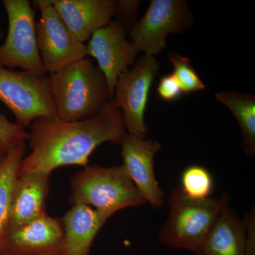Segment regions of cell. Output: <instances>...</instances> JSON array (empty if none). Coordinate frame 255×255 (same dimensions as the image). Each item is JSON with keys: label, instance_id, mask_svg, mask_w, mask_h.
Segmentation results:
<instances>
[{"label": "cell", "instance_id": "3", "mask_svg": "<svg viewBox=\"0 0 255 255\" xmlns=\"http://www.w3.org/2000/svg\"><path fill=\"white\" fill-rule=\"evenodd\" d=\"M229 200L226 193L216 198L191 199L180 187L175 188L169 195L170 212L159 233V241L169 248L196 254Z\"/></svg>", "mask_w": 255, "mask_h": 255}, {"label": "cell", "instance_id": "12", "mask_svg": "<svg viewBox=\"0 0 255 255\" xmlns=\"http://www.w3.org/2000/svg\"><path fill=\"white\" fill-rule=\"evenodd\" d=\"M61 219L48 214L11 228L1 255H63Z\"/></svg>", "mask_w": 255, "mask_h": 255}, {"label": "cell", "instance_id": "5", "mask_svg": "<svg viewBox=\"0 0 255 255\" xmlns=\"http://www.w3.org/2000/svg\"><path fill=\"white\" fill-rule=\"evenodd\" d=\"M8 33L0 46V65L20 68L38 78H46L36 36L35 9L28 0H4Z\"/></svg>", "mask_w": 255, "mask_h": 255}, {"label": "cell", "instance_id": "18", "mask_svg": "<svg viewBox=\"0 0 255 255\" xmlns=\"http://www.w3.org/2000/svg\"><path fill=\"white\" fill-rule=\"evenodd\" d=\"M216 97L234 114L241 128L243 149L246 155L255 154V97L238 92H218Z\"/></svg>", "mask_w": 255, "mask_h": 255}, {"label": "cell", "instance_id": "20", "mask_svg": "<svg viewBox=\"0 0 255 255\" xmlns=\"http://www.w3.org/2000/svg\"><path fill=\"white\" fill-rule=\"evenodd\" d=\"M168 58L174 68L172 74L182 89L183 94L189 95L206 90L205 85L193 68L189 58L174 53H170Z\"/></svg>", "mask_w": 255, "mask_h": 255}, {"label": "cell", "instance_id": "19", "mask_svg": "<svg viewBox=\"0 0 255 255\" xmlns=\"http://www.w3.org/2000/svg\"><path fill=\"white\" fill-rule=\"evenodd\" d=\"M180 182L183 193L191 199H208L214 189V179L209 171L196 164L183 171Z\"/></svg>", "mask_w": 255, "mask_h": 255}, {"label": "cell", "instance_id": "7", "mask_svg": "<svg viewBox=\"0 0 255 255\" xmlns=\"http://www.w3.org/2000/svg\"><path fill=\"white\" fill-rule=\"evenodd\" d=\"M159 68L155 57H142L131 70L120 75L111 101L122 112L127 133L140 138L145 139L149 131L144 116L151 85Z\"/></svg>", "mask_w": 255, "mask_h": 255}, {"label": "cell", "instance_id": "10", "mask_svg": "<svg viewBox=\"0 0 255 255\" xmlns=\"http://www.w3.org/2000/svg\"><path fill=\"white\" fill-rule=\"evenodd\" d=\"M127 28L120 21H110L97 30L86 44L87 55L97 60L107 82L110 102L119 77L133 63L139 53L132 42L126 39Z\"/></svg>", "mask_w": 255, "mask_h": 255}, {"label": "cell", "instance_id": "22", "mask_svg": "<svg viewBox=\"0 0 255 255\" xmlns=\"http://www.w3.org/2000/svg\"><path fill=\"white\" fill-rule=\"evenodd\" d=\"M159 97L165 102H173L180 98L183 92L173 74L165 75L160 79L157 87Z\"/></svg>", "mask_w": 255, "mask_h": 255}, {"label": "cell", "instance_id": "15", "mask_svg": "<svg viewBox=\"0 0 255 255\" xmlns=\"http://www.w3.org/2000/svg\"><path fill=\"white\" fill-rule=\"evenodd\" d=\"M50 175L29 173L18 176L11 201L10 229L47 214L46 202Z\"/></svg>", "mask_w": 255, "mask_h": 255}, {"label": "cell", "instance_id": "14", "mask_svg": "<svg viewBox=\"0 0 255 255\" xmlns=\"http://www.w3.org/2000/svg\"><path fill=\"white\" fill-rule=\"evenodd\" d=\"M110 218L84 204H75L62 219L63 255H90L97 234Z\"/></svg>", "mask_w": 255, "mask_h": 255}, {"label": "cell", "instance_id": "13", "mask_svg": "<svg viewBox=\"0 0 255 255\" xmlns=\"http://www.w3.org/2000/svg\"><path fill=\"white\" fill-rule=\"evenodd\" d=\"M53 6L79 41H90L97 30L109 24L117 15L113 0H54Z\"/></svg>", "mask_w": 255, "mask_h": 255}, {"label": "cell", "instance_id": "23", "mask_svg": "<svg viewBox=\"0 0 255 255\" xmlns=\"http://www.w3.org/2000/svg\"><path fill=\"white\" fill-rule=\"evenodd\" d=\"M246 226L245 255H255V208L246 215L243 219Z\"/></svg>", "mask_w": 255, "mask_h": 255}, {"label": "cell", "instance_id": "9", "mask_svg": "<svg viewBox=\"0 0 255 255\" xmlns=\"http://www.w3.org/2000/svg\"><path fill=\"white\" fill-rule=\"evenodd\" d=\"M53 2L40 9L41 18L36 23L40 55L46 73L50 75L87 55L86 43L75 38L55 9Z\"/></svg>", "mask_w": 255, "mask_h": 255}, {"label": "cell", "instance_id": "25", "mask_svg": "<svg viewBox=\"0 0 255 255\" xmlns=\"http://www.w3.org/2000/svg\"><path fill=\"white\" fill-rule=\"evenodd\" d=\"M8 150H9V148L0 142V166L2 164L3 161L4 160L5 157H6Z\"/></svg>", "mask_w": 255, "mask_h": 255}, {"label": "cell", "instance_id": "1", "mask_svg": "<svg viewBox=\"0 0 255 255\" xmlns=\"http://www.w3.org/2000/svg\"><path fill=\"white\" fill-rule=\"evenodd\" d=\"M127 133L123 114L111 102L98 114L85 120L36 119L28 132L31 152L21 161L18 176L50 174L63 166L87 167L97 147L106 142L120 143Z\"/></svg>", "mask_w": 255, "mask_h": 255}, {"label": "cell", "instance_id": "24", "mask_svg": "<svg viewBox=\"0 0 255 255\" xmlns=\"http://www.w3.org/2000/svg\"><path fill=\"white\" fill-rule=\"evenodd\" d=\"M117 14L120 15L121 20L125 28L130 27L136 16V11L140 1H117Z\"/></svg>", "mask_w": 255, "mask_h": 255}, {"label": "cell", "instance_id": "8", "mask_svg": "<svg viewBox=\"0 0 255 255\" xmlns=\"http://www.w3.org/2000/svg\"><path fill=\"white\" fill-rule=\"evenodd\" d=\"M187 3L182 0H152L147 12L130 30L132 43L146 56L160 54L170 33L184 31L191 24Z\"/></svg>", "mask_w": 255, "mask_h": 255}, {"label": "cell", "instance_id": "17", "mask_svg": "<svg viewBox=\"0 0 255 255\" xmlns=\"http://www.w3.org/2000/svg\"><path fill=\"white\" fill-rule=\"evenodd\" d=\"M26 147V143L10 147L0 166V255L10 230L13 191Z\"/></svg>", "mask_w": 255, "mask_h": 255}, {"label": "cell", "instance_id": "4", "mask_svg": "<svg viewBox=\"0 0 255 255\" xmlns=\"http://www.w3.org/2000/svg\"><path fill=\"white\" fill-rule=\"evenodd\" d=\"M73 205L84 204L110 218L121 210L147 204L123 165L87 166L70 180Z\"/></svg>", "mask_w": 255, "mask_h": 255}, {"label": "cell", "instance_id": "16", "mask_svg": "<svg viewBox=\"0 0 255 255\" xmlns=\"http://www.w3.org/2000/svg\"><path fill=\"white\" fill-rule=\"evenodd\" d=\"M246 226L236 211L225 206L195 255H245Z\"/></svg>", "mask_w": 255, "mask_h": 255}, {"label": "cell", "instance_id": "6", "mask_svg": "<svg viewBox=\"0 0 255 255\" xmlns=\"http://www.w3.org/2000/svg\"><path fill=\"white\" fill-rule=\"evenodd\" d=\"M0 101L23 128L38 119L58 118L47 77L38 78L0 65Z\"/></svg>", "mask_w": 255, "mask_h": 255}, {"label": "cell", "instance_id": "21", "mask_svg": "<svg viewBox=\"0 0 255 255\" xmlns=\"http://www.w3.org/2000/svg\"><path fill=\"white\" fill-rule=\"evenodd\" d=\"M28 138V132L25 128L18 124L10 122L9 119L0 113V142L8 148L13 146L26 143Z\"/></svg>", "mask_w": 255, "mask_h": 255}, {"label": "cell", "instance_id": "2", "mask_svg": "<svg viewBox=\"0 0 255 255\" xmlns=\"http://www.w3.org/2000/svg\"><path fill=\"white\" fill-rule=\"evenodd\" d=\"M48 81L57 117L64 122L90 118L110 102L105 76L88 58L51 74Z\"/></svg>", "mask_w": 255, "mask_h": 255}, {"label": "cell", "instance_id": "11", "mask_svg": "<svg viewBox=\"0 0 255 255\" xmlns=\"http://www.w3.org/2000/svg\"><path fill=\"white\" fill-rule=\"evenodd\" d=\"M119 144L122 146L123 167L139 193L153 209L162 207L164 194L156 179L154 162L161 144L153 139L146 140L128 133Z\"/></svg>", "mask_w": 255, "mask_h": 255}, {"label": "cell", "instance_id": "26", "mask_svg": "<svg viewBox=\"0 0 255 255\" xmlns=\"http://www.w3.org/2000/svg\"><path fill=\"white\" fill-rule=\"evenodd\" d=\"M3 36V31L2 30L0 29V40L2 38Z\"/></svg>", "mask_w": 255, "mask_h": 255}]
</instances>
